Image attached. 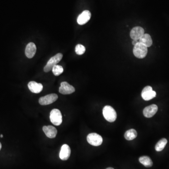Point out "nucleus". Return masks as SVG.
<instances>
[{
  "label": "nucleus",
  "instance_id": "f257e3e1",
  "mask_svg": "<svg viewBox=\"0 0 169 169\" xmlns=\"http://www.w3.org/2000/svg\"><path fill=\"white\" fill-rule=\"evenodd\" d=\"M102 113L105 120L109 122H114L117 119V113L111 106H105L103 108Z\"/></svg>",
  "mask_w": 169,
  "mask_h": 169
},
{
  "label": "nucleus",
  "instance_id": "f03ea898",
  "mask_svg": "<svg viewBox=\"0 0 169 169\" xmlns=\"http://www.w3.org/2000/svg\"><path fill=\"white\" fill-rule=\"evenodd\" d=\"M134 55L139 59H143L146 57L148 53V48L140 42H138L134 46L133 49Z\"/></svg>",
  "mask_w": 169,
  "mask_h": 169
},
{
  "label": "nucleus",
  "instance_id": "7ed1b4c3",
  "mask_svg": "<svg viewBox=\"0 0 169 169\" xmlns=\"http://www.w3.org/2000/svg\"><path fill=\"white\" fill-rule=\"evenodd\" d=\"M63 54L61 53H58L53 56L49 60V61L47 63V64L45 65L44 68V72L46 73L49 72L52 69L54 65L58 64L63 58Z\"/></svg>",
  "mask_w": 169,
  "mask_h": 169
},
{
  "label": "nucleus",
  "instance_id": "20e7f679",
  "mask_svg": "<svg viewBox=\"0 0 169 169\" xmlns=\"http://www.w3.org/2000/svg\"><path fill=\"white\" fill-rule=\"evenodd\" d=\"M50 120L54 125H60L63 121L62 115L60 111L56 109L52 110L50 113Z\"/></svg>",
  "mask_w": 169,
  "mask_h": 169
},
{
  "label": "nucleus",
  "instance_id": "39448f33",
  "mask_svg": "<svg viewBox=\"0 0 169 169\" xmlns=\"http://www.w3.org/2000/svg\"><path fill=\"white\" fill-rule=\"evenodd\" d=\"M87 141L90 145L94 146H99L102 144V137L96 133H91L87 136Z\"/></svg>",
  "mask_w": 169,
  "mask_h": 169
},
{
  "label": "nucleus",
  "instance_id": "423d86ee",
  "mask_svg": "<svg viewBox=\"0 0 169 169\" xmlns=\"http://www.w3.org/2000/svg\"><path fill=\"white\" fill-rule=\"evenodd\" d=\"M58 99V96L56 94H51L40 97L39 102L41 105H49L56 101Z\"/></svg>",
  "mask_w": 169,
  "mask_h": 169
},
{
  "label": "nucleus",
  "instance_id": "0eeeda50",
  "mask_svg": "<svg viewBox=\"0 0 169 169\" xmlns=\"http://www.w3.org/2000/svg\"><path fill=\"white\" fill-rule=\"evenodd\" d=\"M156 92L153 91L152 87L147 86L143 89L142 92V96L145 101H149L156 96Z\"/></svg>",
  "mask_w": 169,
  "mask_h": 169
},
{
  "label": "nucleus",
  "instance_id": "6e6552de",
  "mask_svg": "<svg viewBox=\"0 0 169 169\" xmlns=\"http://www.w3.org/2000/svg\"><path fill=\"white\" fill-rule=\"evenodd\" d=\"M75 89L73 86L71 85L68 82H63L61 83V86L59 89V92L63 95H70L74 93Z\"/></svg>",
  "mask_w": 169,
  "mask_h": 169
},
{
  "label": "nucleus",
  "instance_id": "1a4fd4ad",
  "mask_svg": "<svg viewBox=\"0 0 169 169\" xmlns=\"http://www.w3.org/2000/svg\"><path fill=\"white\" fill-rule=\"evenodd\" d=\"M144 34V30L142 27L136 26L133 28L130 32V37L133 40H139Z\"/></svg>",
  "mask_w": 169,
  "mask_h": 169
},
{
  "label": "nucleus",
  "instance_id": "9d476101",
  "mask_svg": "<svg viewBox=\"0 0 169 169\" xmlns=\"http://www.w3.org/2000/svg\"><path fill=\"white\" fill-rule=\"evenodd\" d=\"M158 110V107L156 104H152L147 106L143 111V115L146 118H150L156 114Z\"/></svg>",
  "mask_w": 169,
  "mask_h": 169
},
{
  "label": "nucleus",
  "instance_id": "9b49d317",
  "mask_svg": "<svg viewBox=\"0 0 169 169\" xmlns=\"http://www.w3.org/2000/svg\"><path fill=\"white\" fill-rule=\"evenodd\" d=\"M91 16V12L89 11H84L77 17V23L79 25H85L90 20Z\"/></svg>",
  "mask_w": 169,
  "mask_h": 169
},
{
  "label": "nucleus",
  "instance_id": "f8f14e48",
  "mask_svg": "<svg viewBox=\"0 0 169 169\" xmlns=\"http://www.w3.org/2000/svg\"><path fill=\"white\" fill-rule=\"evenodd\" d=\"M71 150L70 147L67 144L62 146L59 153V157L62 160H67L71 155Z\"/></svg>",
  "mask_w": 169,
  "mask_h": 169
},
{
  "label": "nucleus",
  "instance_id": "ddd939ff",
  "mask_svg": "<svg viewBox=\"0 0 169 169\" xmlns=\"http://www.w3.org/2000/svg\"><path fill=\"white\" fill-rule=\"evenodd\" d=\"M28 87L32 93L39 94L42 91L43 86L40 83H38L35 81H30L28 84Z\"/></svg>",
  "mask_w": 169,
  "mask_h": 169
},
{
  "label": "nucleus",
  "instance_id": "4468645a",
  "mask_svg": "<svg viewBox=\"0 0 169 169\" xmlns=\"http://www.w3.org/2000/svg\"><path fill=\"white\" fill-rule=\"evenodd\" d=\"M36 52V47L35 43L30 42L27 45L25 50V54L29 59H32L35 56Z\"/></svg>",
  "mask_w": 169,
  "mask_h": 169
},
{
  "label": "nucleus",
  "instance_id": "2eb2a0df",
  "mask_svg": "<svg viewBox=\"0 0 169 169\" xmlns=\"http://www.w3.org/2000/svg\"><path fill=\"white\" fill-rule=\"evenodd\" d=\"M42 130L46 135L49 138H54L56 137L58 133V131L56 128L52 125L44 126L42 128Z\"/></svg>",
  "mask_w": 169,
  "mask_h": 169
},
{
  "label": "nucleus",
  "instance_id": "dca6fc26",
  "mask_svg": "<svg viewBox=\"0 0 169 169\" xmlns=\"http://www.w3.org/2000/svg\"><path fill=\"white\" fill-rule=\"evenodd\" d=\"M138 42L143 44L147 48L150 47L153 43L151 36L150 35L148 34H144L138 40Z\"/></svg>",
  "mask_w": 169,
  "mask_h": 169
},
{
  "label": "nucleus",
  "instance_id": "f3484780",
  "mask_svg": "<svg viewBox=\"0 0 169 169\" xmlns=\"http://www.w3.org/2000/svg\"><path fill=\"white\" fill-rule=\"evenodd\" d=\"M139 162L146 167H151L153 165V162L149 157L148 156H143L138 159Z\"/></svg>",
  "mask_w": 169,
  "mask_h": 169
},
{
  "label": "nucleus",
  "instance_id": "a211bd4d",
  "mask_svg": "<svg viewBox=\"0 0 169 169\" xmlns=\"http://www.w3.org/2000/svg\"><path fill=\"white\" fill-rule=\"evenodd\" d=\"M124 138L128 140H133L137 136V133L134 129H131L128 130L124 134Z\"/></svg>",
  "mask_w": 169,
  "mask_h": 169
},
{
  "label": "nucleus",
  "instance_id": "6ab92c4d",
  "mask_svg": "<svg viewBox=\"0 0 169 169\" xmlns=\"http://www.w3.org/2000/svg\"><path fill=\"white\" fill-rule=\"evenodd\" d=\"M167 143V140L166 138H162L157 143L156 146H155V149H156V151H158V152L162 151L164 149Z\"/></svg>",
  "mask_w": 169,
  "mask_h": 169
},
{
  "label": "nucleus",
  "instance_id": "aec40b11",
  "mask_svg": "<svg viewBox=\"0 0 169 169\" xmlns=\"http://www.w3.org/2000/svg\"><path fill=\"white\" fill-rule=\"evenodd\" d=\"M52 71L54 75L59 76L63 73V69L62 66L56 64L53 67Z\"/></svg>",
  "mask_w": 169,
  "mask_h": 169
},
{
  "label": "nucleus",
  "instance_id": "412c9836",
  "mask_svg": "<svg viewBox=\"0 0 169 169\" xmlns=\"http://www.w3.org/2000/svg\"><path fill=\"white\" fill-rule=\"evenodd\" d=\"M86 48L81 44H77L75 47V52L78 55H82L85 52Z\"/></svg>",
  "mask_w": 169,
  "mask_h": 169
},
{
  "label": "nucleus",
  "instance_id": "4be33fe9",
  "mask_svg": "<svg viewBox=\"0 0 169 169\" xmlns=\"http://www.w3.org/2000/svg\"><path fill=\"white\" fill-rule=\"evenodd\" d=\"M138 40H133V42H132V44H133V45H134H134H135L136 44L138 43Z\"/></svg>",
  "mask_w": 169,
  "mask_h": 169
},
{
  "label": "nucleus",
  "instance_id": "5701e85b",
  "mask_svg": "<svg viewBox=\"0 0 169 169\" xmlns=\"http://www.w3.org/2000/svg\"><path fill=\"white\" fill-rule=\"evenodd\" d=\"M2 147V146L1 143H0V150H1V149Z\"/></svg>",
  "mask_w": 169,
  "mask_h": 169
},
{
  "label": "nucleus",
  "instance_id": "b1692460",
  "mask_svg": "<svg viewBox=\"0 0 169 169\" xmlns=\"http://www.w3.org/2000/svg\"><path fill=\"white\" fill-rule=\"evenodd\" d=\"M106 169H114V168H111V167H109Z\"/></svg>",
  "mask_w": 169,
  "mask_h": 169
},
{
  "label": "nucleus",
  "instance_id": "393cba45",
  "mask_svg": "<svg viewBox=\"0 0 169 169\" xmlns=\"http://www.w3.org/2000/svg\"><path fill=\"white\" fill-rule=\"evenodd\" d=\"M3 137V135L2 134H1V135H0V137L1 138H2Z\"/></svg>",
  "mask_w": 169,
  "mask_h": 169
}]
</instances>
